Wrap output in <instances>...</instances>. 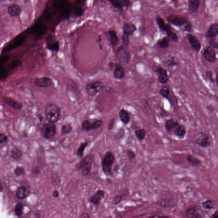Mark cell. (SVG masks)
<instances>
[{"label": "cell", "mask_w": 218, "mask_h": 218, "mask_svg": "<svg viewBox=\"0 0 218 218\" xmlns=\"http://www.w3.org/2000/svg\"><path fill=\"white\" fill-rule=\"evenodd\" d=\"M167 37L169 40L174 42H177L179 40V37L177 34L173 32L167 35Z\"/></svg>", "instance_id": "42"}, {"label": "cell", "mask_w": 218, "mask_h": 218, "mask_svg": "<svg viewBox=\"0 0 218 218\" xmlns=\"http://www.w3.org/2000/svg\"><path fill=\"white\" fill-rule=\"evenodd\" d=\"M215 201L212 199H209L202 202V207L205 210H212L216 206Z\"/></svg>", "instance_id": "31"}, {"label": "cell", "mask_w": 218, "mask_h": 218, "mask_svg": "<svg viewBox=\"0 0 218 218\" xmlns=\"http://www.w3.org/2000/svg\"><path fill=\"white\" fill-rule=\"evenodd\" d=\"M45 113L49 122L54 124L58 122L60 119V108L56 104H49L46 108Z\"/></svg>", "instance_id": "1"}, {"label": "cell", "mask_w": 218, "mask_h": 218, "mask_svg": "<svg viewBox=\"0 0 218 218\" xmlns=\"http://www.w3.org/2000/svg\"><path fill=\"white\" fill-rule=\"evenodd\" d=\"M209 44L212 48L217 50L218 48V44L217 40L215 38H212L209 41Z\"/></svg>", "instance_id": "44"}, {"label": "cell", "mask_w": 218, "mask_h": 218, "mask_svg": "<svg viewBox=\"0 0 218 218\" xmlns=\"http://www.w3.org/2000/svg\"><path fill=\"white\" fill-rule=\"evenodd\" d=\"M106 218H112V217L111 216H108Z\"/></svg>", "instance_id": "60"}, {"label": "cell", "mask_w": 218, "mask_h": 218, "mask_svg": "<svg viewBox=\"0 0 218 218\" xmlns=\"http://www.w3.org/2000/svg\"><path fill=\"white\" fill-rule=\"evenodd\" d=\"M125 130L123 128H121V129H119L115 137L117 139H120V138H122L125 135Z\"/></svg>", "instance_id": "46"}, {"label": "cell", "mask_w": 218, "mask_h": 218, "mask_svg": "<svg viewBox=\"0 0 218 218\" xmlns=\"http://www.w3.org/2000/svg\"><path fill=\"white\" fill-rule=\"evenodd\" d=\"M15 212L18 216H21L22 214L23 205L21 203H18L15 207Z\"/></svg>", "instance_id": "40"}, {"label": "cell", "mask_w": 218, "mask_h": 218, "mask_svg": "<svg viewBox=\"0 0 218 218\" xmlns=\"http://www.w3.org/2000/svg\"><path fill=\"white\" fill-rule=\"evenodd\" d=\"M115 160V155L111 152H107L103 158L102 161V170L104 174L107 176L112 175V170Z\"/></svg>", "instance_id": "2"}, {"label": "cell", "mask_w": 218, "mask_h": 218, "mask_svg": "<svg viewBox=\"0 0 218 218\" xmlns=\"http://www.w3.org/2000/svg\"><path fill=\"white\" fill-rule=\"evenodd\" d=\"M155 72L158 75V82L162 84H167L169 79L167 71L163 68L158 67L155 69Z\"/></svg>", "instance_id": "15"}, {"label": "cell", "mask_w": 218, "mask_h": 218, "mask_svg": "<svg viewBox=\"0 0 218 218\" xmlns=\"http://www.w3.org/2000/svg\"><path fill=\"white\" fill-rule=\"evenodd\" d=\"M123 34L122 39L123 44L125 47L127 48L130 44V37L133 35L137 30L136 26L131 23L125 24L123 27Z\"/></svg>", "instance_id": "3"}, {"label": "cell", "mask_w": 218, "mask_h": 218, "mask_svg": "<svg viewBox=\"0 0 218 218\" xmlns=\"http://www.w3.org/2000/svg\"><path fill=\"white\" fill-rule=\"evenodd\" d=\"M79 218H91L90 215L87 213H81Z\"/></svg>", "instance_id": "53"}, {"label": "cell", "mask_w": 218, "mask_h": 218, "mask_svg": "<svg viewBox=\"0 0 218 218\" xmlns=\"http://www.w3.org/2000/svg\"><path fill=\"white\" fill-rule=\"evenodd\" d=\"M21 12V7L19 5L15 4L10 5L7 9L8 14L11 17H16L19 16Z\"/></svg>", "instance_id": "20"}, {"label": "cell", "mask_w": 218, "mask_h": 218, "mask_svg": "<svg viewBox=\"0 0 218 218\" xmlns=\"http://www.w3.org/2000/svg\"><path fill=\"white\" fill-rule=\"evenodd\" d=\"M173 134L179 139H184L186 134V130L185 127L179 124L172 131Z\"/></svg>", "instance_id": "21"}, {"label": "cell", "mask_w": 218, "mask_h": 218, "mask_svg": "<svg viewBox=\"0 0 218 218\" xmlns=\"http://www.w3.org/2000/svg\"><path fill=\"white\" fill-rule=\"evenodd\" d=\"M135 135L139 141H142L146 135V131L144 128L138 129L135 131Z\"/></svg>", "instance_id": "30"}, {"label": "cell", "mask_w": 218, "mask_h": 218, "mask_svg": "<svg viewBox=\"0 0 218 218\" xmlns=\"http://www.w3.org/2000/svg\"><path fill=\"white\" fill-rule=\"evenodd\" d=\"M184 30L185 32H188V33H191L193 31V26L192 24L190 22L188 21L185 25H184Z\"/></svg>", "instance_id": "45"}, {"label": "cell", "mask_w": 218, "mask_h": 218, "mask_svg": "<svg viewBox=\"0 0 218 218\" xmlns=\"http://www.w3.org/2000/svg\"><path fill=\"white\" fill-rule=\"evenodd\" d=\"M125 70L124 68L119 65L116 67L113 72L114 77L118 80L123 79L125 76Z\"/></svg>", "instance_id": "26"}, {"label": "cell", "mask_w": 218, "mask_h": 218, "mask_svg": "<svg viewBox=\"0 0 218 218\" xmlns=\"http://www.w3.org/2000/svg\"><path fill=\"white\" fill-rule=\"evenodd\" d=\"M218 35V24H213L210 26L206 33L207 38H215Z\"/></svg>", "instance_id": "23"}, {"label": "cell", "mask_w": 218, "mask_h": 218, "mask_svg": "<svg viewBox=\"0 0 218 218\" xmlns=\"http://www.w3.org/2000/svg\"><path fill=\"white\" fill-rule=\"evenodd\" d=\"M92 165L91 162L90 161H86L85 159H83L78 166V169L80 170L82 175L83 176H88L91 171Z\"/></svg>", "instance_id": "13"}, {"label": "cell", "mask_w": 218, "mask_h": 218, "mask_svg": "<svg viewBox=\"0 0 218 218\" xmlns=\"http://www.w3.org/2000/svg\"><path fill=\"white\" fill-rule=\"evenodd\" d=\"M7 137L5 134L0 133V144L7 142Z\"/></svg>", "instance_id": "50"}, {"label": "cell", "mask_w": 218, "mask_h": 218, "mask_svg": "<svg viewBox=\"0 0 218 218\" xmlns=\"http://www.w3.org/2000/svg\"><path fill=\"white\" fill-rule=\"evenodd\" d=\"M186 159L187 162L192 166H197L201 164V161L199 158L191 154H188L187 155Z\"/></svg>", "instance_id": "29"}, {"label": "cell", "mask_w": 218, "mask_h": 218, "mask_svg": "<svg viewBox=\"0 0 218 218\" xmlns=\"http://www.w3.org/2000/svg\"><path fill=\"white\" fill-rule=\"evenodd\" d=\"M30 194V191L25 187H21L18 190L16 193L17 197L19 199H24L28 197Z\"/></svg>", "instance_id": "27"}, {"label": "cell", "mask_w": 218, "mask_h": 218, "mask_svg": "<svg viewBox=\"0 0 218 218\" xmlns=\"http://www.w3.org/2000/svg\"><path fill=\"white\" fill-rule=\"evenodd\" d=\"M56 132V125L54 123L49 122L44 124L41 129V135L46 139H50L54 137Z\"/></svg>", "instance_id": "5"}, {"label": "cell", "mask_w": 218, "mask_h": 218, "mask_svg": "<svg viewBox=\"0 0 218 218\" xmlns=\"http://www.w3.org/2000/svg\"><path fill=\"white\" fill-rule=\"evenodd\" d=\"M166 63L167 65L169 67L176 66L178 65V62L175 60L174 57L171 56L168 57Z\"/></svg>", "instance_id": "39"}, {"label": "cell", "mask_w": 218, "mask_h": 218, "mask_svg": "<svg viewBox=\"0 0 218 218\" xmlns=\"http://www.w3.org/2000/svg\"><path fill=\"white\" fill-rule=\"evenodd\" d=\"M56 37H55V35H53V34H50L47 37L46 40V46L52 44L56 42Z\"/></svg>", "instance_id": "41"}, {"label": "cell", "mask_w": 218, "mask_h": 218, "mask_svg": "<svg viewBox=\"0 0 218 218\" xmlns=\"http://www.w3.org/2000/svg\"><path fill=\"white\" fill-rule=\"evenodd\" d=\"M127 154L129 162L132 164H136V154L134 153V151L131 150H128L127 151Z\"/></svg>", "instance_id": "32"}, {"label": "cell", "mask_w": 218, "mask_h": 218, "mask_svg": "<svg viewBox=\"0 0 218 218\" xmlns=\"http://www.w3.org/2000/svg\"><path fill=\"white\" fill-rule=\"evenodd\" d=\"M118 58L122 63L128 64L130 60V54L126 50V48L121 46L117 50Z\"/></svg>", "instance_id": "10"}, {"label": "cell", "mask_w": 218, "mask_h": 218, "mask_svg": "<svg viewBox=\"0 0 218 218\" xmlns=\"http://www.w3.org/2000/svg\"><path fill=\"white\" fill-rule=\"evenodd\" d=\"M34 84L36 86L41 88H46L51 86L53 84V81L50 78L43 77L35 79Z\"/></svg>", "instance_id": "19"}, {"label": "cell", "mask_w": 218, "mask_h": 218, "mask_svg": "<svg viewBox=\"0 0 218 218\" xmlns=\"http://www.w3.org/2000/svg\"><path fill=\"white\" fill-rule=\"evenodd\" d=\"M186 36L193 50L197 52H200L202 48V45L199 40L190 33L187 34Z\"/></svg>", "instance_id": "18"}, {"label": "cell", "mask_w": 218, "mask_h": 218, "mask_svg": "<svg viewBox=\"0 0 218 218\" xmlns=\"http://www.w3.org/2000/svg\"><path fill=\"white\" fill-rule=\"evenodd\" d=\"M200 0H190L188 2V10L190 14L193 17L197 16L199 11Z\"/></svg>", "instance_id": "16"}, {"label": "cell", "mask_w": 218, "mask_h": 218, "mask_svg": "<svg viewBox=\"0 0 218 218\" xmlns=\"http://www.w3.org/2000/svg\"><path fill=\"white\" fill-rule=\"evenodd\" d=\"M186 215L187 218H202L205 216V211L199 206L191 207L187 209Z\"/></svg>", "instance_id": "7"}, {"label": "cell", "mask_w": 218, "mask_h": 218, "mask_svg": "<svg viewBox=\"0 0 218 218\" xmlns=\"http://www.w3.org/2000/svg\"><path fill=\"white\" fill-rule=\"evenodd\" d=\"M180 124L178 121L171 118L166 121L164 124L165 129L167 132H172L173 130Z\"/></svg>", "instance_id": "24"}, {"label": "cell", "mask_w": 218, "mask_h": 218, "mask_svg": "<svg viewBox=\"0 0 218 218\" xmlns=\"http://www.w3.org/2000/svg\"><path fill=\"white\" fill-rule=\"evenodd\" d=\"M207 111L210 113H213L215 111L214 108L213 106L212 105H207Z\"/></svg>", "instance_id": "52"}, {"label": "cell", "mask_w": 218, "mask_h": 218, "mask_svg": "<svg viewBox=\"0 0 218 218\" xmlns=\"http://www.w3.org/2000/svg\"><path fill=\"white\" fill-rule=\"evenodd\" d=\"M24 170L23 168L20 167L16 168V169L15 170V173L17 176H21L24 174Z\"/></svg>", "instance_id": "48"}, {"label": "cell", "mask_w": 218, "mask_h": 218, "mask_svg": "<svg viewBox=\"0 0 218 218\" xmlns=\"http://www.w3.org/2000/svg\"><path fill=\"white\" fill-rule=\"evenodd\" d=\"M119 117L121 122L125 125H128L130 122V114L126 109H122L120 110L119 112Z\"/></svg>", "instance_id": "25"}, {"label": "cell", "mask_w": 218, "mask_h": 218, "mask_svg": "<svg viewBox=\"0 0 218 218\" xmlns=\"http://www.w3.org/2000/svg\"><path fill=\"white\" fill-rule=\"evenodd\" d=\"M11 157L13 159L18 160L21 158L22 153L20 150L17 148H13L11 152Z\"/></svg>", "instance_id": "35"}, {"label": "cell", "mask_w": 218, "mask_h": 218, "mask_svg": "<svg viewBox=\"0 0 218 218\" xmlns=\"http://www.w3.org/2000/svg\"><path fill=\"white\" fill-rule=\"evenodd\" d=\"M206 77L208 78L211 83H214L215 80L214 79L213 73V72L212 71H207Z\"/></svg>", "instance_id": "47"}, {"label": "cell", "mask_w": 218, "mask_h": 218, "mask_svg": "<svg viewBox=\"0 0 218 218\" xmlns=\"http://www.w3.org/2000/svg\"><path fill=\"white\" fill-rule=\"evenodd\" d=\"M88 145V143L84 142L81 144L77 151V155L79 158H82L84 155V150Z\"/></svg>", "instance_id": "36"}, {"label": "cell", "mask_w": 218, "mask_h": 218, "mask_svg": "<svg viewBox=\"0 0 218 218\" xmlns=\"http://www.w3.org/2000/svg\"><path fill=\"white\" fill-rule=\"evenodd\" d=\"M167 20L169 23L176 27L185 25L189 21L187 18L185 17L175 14L170 15L167 18Z\"/></svg>", "instance_id": "8"}, {"label": "cell", "mask_w": 218, "mask_h": 218, "mask_svg": "<svg viewBox=\"0 0 218 218\" xmlns=\"http://www.w3.org/2000/svg\"><path fill=\"white\" fill-rule=\"evenodd\" d=\"M155 21L160 31L166 34L167 35H169L170 33L172 32L171 25L169 24L166 23L164 20L161 17H157L155 18Z\"/></svg>", "instance_id": "12"}, {"label": "cell", "mask_w": 218, "mask_h": 218, "mask_svg": "<svg viewBox=\"0 0 218 218\" xmlns=\"http://www.w3.org/2000/svg\"><path fill=\"white\" fill-rule=\"evenodd\" d=\"M158 45L160 48L166 49L169 46V40L167 37H165L159 41L158 43Z\"/></svg>", "instance_id": "33"}, {"label": "cell", "mask_w": 218, "mask_h": 218, "mask_svg": "<svg viewBox=\"0 0 218 218\" xmlns=\"http://www.w3.org/2000/svg\"><path fill=\"white\" fill-rule=\"evenodd\" d=\"M203 56L204 59L209 63H214L217 60L216 51L210 47L205 48L203 52Z\"/></svg>", "instance_id": "11"}, {"label": "cell", "mask_w": 218, "mask_h": 218, "mask_svg": "<svg viewBox=\"0 0 218 218\" xmlns=\"http://www.w3.org/2000/svg\"><path fill=\"white\" fill-rule=\"evenodd\" d=\"M161 218H169L168 217L166 216H163L161 217Z\"/></svg>", "instance_id": "58"}, {"label": "cell", "mask_w": 218, "mask_h": 218, "mask_svg": "<svg viewBox=\"0 0 218 218\" xmlns=\"http://www.w3.org/2000/svg\"><path fill=\"white\" fill-rule=\"evenodd\" d=\"M5 102L12 108L16 109H21L22 105L19 102L15 101L11 98L6 97L5 98Z\"/></svg>", "instance_id": "28"}, {"label": "cell", "mask_w": 218, "mask_h": 218, "mask_svg": "<svg viewBox=\"0 0 218 218\" xmlns=\"http://www.w3.org/2000/svg\"><path fill=\"white\" fill-rule=\"evenodd\" d=\"M106 35L112 46L116 47L119 44V40L115 31L110 30L106 32Z\"/></svg>", "instance_id": "22"}, {"label": "cell", "mask_w": 218, "mask_h": 218, "mask_svg": "<svg viewBox=\"0 0 218 218\" xmlns=\"http://www.w3.org/2000/svg\"><path fill=\"white\" fill-rule=\"evenodd\" d=\"M2 190V186L0 184V191Z\"/></svg>", "instance_id": "59"}, {"label": "cell", "mask_w": 218, "mask_h": 218, "mask_svg": "<svg viewBox=\"0 0 218 218\" xmlns=\"http://www.w3.org/2000/svg\"><path fill=\"white\" fill-rule=\"evenodd\" d=\"M210 218H218V211L216 210L212 214Z\"/></svg>", "instance_id": "55"}, {"label": "cell", "mask_w": 218, "mask_h": 218, "mask_svg": "<svg viewBox=\"0 0 218 218\" xmlns=\"http://www.w3.org/2000/svg\"><path fill=\"white\" fill-rule=\"evenodd\" d=\"M114 8L117 9L120 12L122 11V9L124 7H129L131 6V3L130 1L128 0H113L109 1Z\"/></svg>", "instance_id": "14"}, {"label": "cell", "mask_w": 218, "mask_h": 218, "mask_svg": "<svg viewBox=\"0 0 218 218\" xmlns=\"http://www.w3.org/2000/svg\"><path fill=\"white\" fill-rule=\"evenodd\" d=\"M53 197L55 198H58L59 197V192L58 190H56L54 191L53 193Z\"/></svg>", "instance_id": "54"}, {"label": "cell", "mask_w": 218, "mask_h": 218, "mask_svg": "<svg viewBox=\"0 0 218 218\" xmlns=\"http://www.w3.org/2000/svg\"><path fill=\"white\" fill-rule=\"evenodd\" d=\"M73 130V128L70 124H67L63 125L61 128V132L66 135L70 133Z\"/></svg>", "instance_id": "38"}, {"label": "cell", "mask_w": 218, "mask_h": 218, "mask_svg": "<svg viewBox=\"0 0 218 218\" xmlns=\"http://www.w3.org/2000/svg\"><path fill=\"white\" fill-rule=\"evenodd\" d=\"M103 122L101 120H98L92 123L88 120L83 121L81 125L82 130L84 131H89L96 130L103 125Z\"/></svg>", "instance_id": "9"}, {"label": "cell", "mask_w": 218, "mask_h": 218, "mask_svg": "<svg viewBox=\"0 0 218 218\" xmlns=\"http://www.w3.org/2000/svg\"><path fill=\"white\" fill-rule=\"evenodd\" d=\"M104 88V84L102 81H96L87 84L85 89L88 96L93 97L102 92Z\"/></svg>", "instance_id": "4"}, {"label": "cell", "mask_w": 218, "mask_h": 218, "mask_svg": "<svg viewBox=\"0 0 218 218\" xmlns=\"http://www.w3.org/2000/svg\"><path fill=\"white\" fill-rule=\"evenodd\" d=\"M115 123L114 119H112L109 121V124H108V128L109 130H111L113 128L114 125Z\"/></svg>", "instance_id": "51"}, {"label": "cell", "mask_w": 218, "mask_h": 218, "mask_svg": "<svg viewBox=\"0 0 218 218\" xmlns=\"http://www.w3.org/2000/svg\"><path fill=\"white\" fill-rule=\"evenodd\" d=\"M159 93L163 97L168 99L170 94L169 88L168 86H163L159 91Z\"/></svg>", "instance_id": "34"}, {"label": "cell", "mask_w": 218, "mask_h": 218, "mask_svg": "<svg viewBox=\"0 0 218 218\" xmlns=\"http://www.w3.org/2000/svg\"><path fill=\"white\" fill-rule=\"evenodd\" d=\"M35 173H36V174H40L41 172L40 168L38 167H36V168H35Z\"/></svg>", "instance_id": "56"}, {"label": "cell", "mask_w": 218, "mask_h": 218, "mask_svg": "<svg viewBox=\"0 0 218 218\" xmlns=\"http://www.w3.org/2000/svg\"><path fill=\"white\" fill-rule=\"evenodd\" d=\"M84 13L83 9L81 7H76L75 10V15L76 17H80Z\"/></svg>", "instance_id": "49"}, {"label": "cell", "mask_w": 218, "mask_h": 218, "mask_svg": "<svg viewBox=\"0 0 218 218\" xmlns=\"http://www.w3.org/2000/svg\"><path fill=\"white\" fill-rule=\"evenodd\" d=\"M46 48L47 49L50 50L58 52L60 49L59 42L56 41L52 44L46 46Z\"/></svg>", "instance_id": "37"}, {"label": "cell", "mask_w": 218, "mask_h": 218, "mask_svg": "<svg viewBox=\"0 0 218 218\" xmlns=\"http://www.w3.org/2000/svg\"><path fill=\"white\" fill-rule=\"evenodd\" d=\"M105 194L104 190H98L94 194L90 197L89 200V202L96 206L99 205L101 201L105 197Z\"/></svg>", "instance_id": "17"}, {"label": "cell", "mask_w": 218, "mask_h": 218, "mask_svg": "<svg viewBox=\"0 0 218 218\" xmlns=\"http://www.w3.org/2000/svg\"><path fill=\"white\" fill-rule=\"evenodd\" d=\"M123 200V196L122 195H118L115 196L112 200V204L114 205H117L121 203Z\"/></svg>", "instance_id": "43"}, {"label": "cell", "mask_w": 218, "mask_h": 218, "mask_svg": "<svg viewBox=\"0 0 218 218\" xmlns=\"http://www.w3.org/2000/svg\"><path fill=\"white\" fill-rule=\"evenodd\" d=\"M161 216L158 215H155L149 217L148 218H161Z\"/></svg>", "instance_id": "57"}, {"label": "cell", "mask_w": 218, "mask_h": 218, "mask_svg": "<svg viewBox=\"0 0 218 218\" xmlns=\"http://www.w3.org/2000/svg\"><path fill=\"white\" fill-rule=\"evenodd\" d=\"M195 142L203 148H206L211 146V142L208 135L204 132H199L195 136Z\"/></svg>", "instance_id": "6"}]
</instances>
